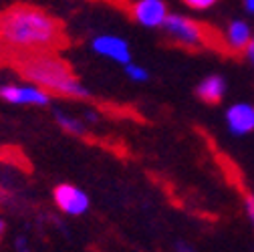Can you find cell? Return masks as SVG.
<instances>
[{"label":"cell","instance_id":"cell-13","mask_svg":"<svg viewBox=\"0 0 254 252\" xmlns=\"http://www.w3.org/2000/svg\"><path fill=\"white\" fill-rule=\"evenodd\" d=\"M182 2L190 8H196V10H206L210 6H214L218 0H182Z\"/></svg>","mask_w":254,"mask_h":252},{"label":"cell","instance_id":"cell-15","mask_svg":"<svg viewBox=\"0 0 254 252\" xmlns=\"http://www.w3.org/2000/svg\"><path fill=\"white\" fill-rule=\"evenodd\" d=\"M176 252H196L192 248V244H188V242H178L176 244Z\"/></svg>","mask_w":254,"mask_h":252},{"label":"cell","instance_id":"cell-16","mask_svg":"<svg viewBox=\"0 0 254 252\" xmlns=\"http://www.w3.org/2000/svg\"><path fill=\"white\" fill-rule=\"evenodd\" d=\"M244 53H246L248 61H250V63H252V65H254V37H252V41H250V45L246 47V51H244Z\"/></svg>","mask_w":254,"mask_h":252},{"label":"cell","instance_id":"cell-1","mask_svg":"<svg viewBox=\"0 0 254 252\" xmlns=\"http://www.w3.org/2000/svg\"><path fill=\"white\" fill-rule=\"evenodd\" d=\"M0 41L16 55L53 53L63 45V28L49 12L16 4L0 14Z\"/></svg>","mask_w":254,"mask_h":252},{"label":"cell","instance_id":"cell-6","mask_svg":"<svg viewBox=\"0 0 254 252\" xmlns=\"http://www.w3.org/2000/svg\"><path fill=\"white\" fill-rule=\"evenodd\" d=\"M55 204L61 212L69 216H83L89 210V196L77 186L61 184L55 188Z\"/></svg>","mask_w":254,"mask_h":252},{"label":"cell","instance_id":"cell-7","mask_svg":"<svg viewBox=\"0 0 254 252\" xmlns=\"http://www.w3.org/2000/svg\"><path fill=\"white\" fill-rule=\"evenodd\" d=\"M131 14L137 24L145 28H157V26H164L170 12L164 0H137L131 6Z\"/></svg>","mask_w":254,"mask_h":252},{"label":"cell","instance_id":"cell-12","mask_svg":"<svg viewBox=\"0 0 254 252\" xmlns=\"http://www.w3.org/2000/svg\"><path fill=\"white\" fill-rule=\"evenodd\" d=\"M123 69H125V75L129 77L131 81H135V83H145V81L149 79L147 69H143L141 65H135L133 61H131V63H127V65H125Z\"/></svg>","mask_w":254,"mask_h":252},{"label":"cell","instance_id":"cell-18","mask_svg":"<svg viewBox=\"0 0 254 252\" xmlns=\"http://www.w3.org/2000/svg\"><path fill=\"white\" fill-rule=\"evenodd\" d=\"M2 232H4V220L0 218V236H2Z\"/></svg>","mask_w":254,"mask_h":252},{"label":"cell","instance_id":"cell-14","mask_svg":"<svg viewBox=\"0 0 254 252\" xmlns=\"http://www.w3.org/2000/svg\"><path fill=\"white\" fill-rule=\"evenodd\" d=\"M244 208H246V214H248V218H250V224L254 226V194H246Z\"/></svg>","mask_w":254,"mask_h":252},{"label":"cell","instance_id":"cell-4","mask_svg":"<svg viewBox=\"0 0 254 252\" xmlns=\"http://www.w3.org/2000/svg\"><path fill=\"white\" fill-rule=\"evenodd\" d=\"M0 99L12 105H49L51 103V93L45 89L26 83V85H2L0 87Z\"/></svg>","mask_w":254,"mask_h":252},{"label":"cell","instance_id":"cell-11","mask_svg":"<svg viewBox=\"0 0 254 252\" xmlns=\"http://www.w3.org/2000/svg\"><path fill=\"white\" fill-rule=\"evenodd\" d=\"M57 123H59L67 133H71V135H83V133H85L83 121L77 119V117H73V115L63 113V111H57Z\"/></svg>","mask_w":254,"mask_h":252},{"label":"cell","instance_id":"cell-9","mask_svg":"<svg viewBox=\"0 0 254 252\" xmlns=\"http://www.w3.org/2000/svg\"><path fill=\"white\" fill-rule=\"evenodd\" d=\"M252 37V30L244 20H232L224 30V43L232 51H246Z\"/></svg>","mask_w":254,"mask_h":252},{"label":"cell","instance_id":"cell-2","mask_svg":"<svg viewBox=\"0 0 254 252\" xmlns=\"http://www.w3.org/2000/svg\"><path fill=\"white\" fill-rule=\"evenodd\" d=\"M18 73L51 95H63L71 99H89V89L73 75L71 67L53 53H30L16 61Z\"/></svg>","mask_w":254,"mask_h":252},{"label":"cell","instance_id":"cell-10","mask_svg":"<svg viewBox=\"0 0 254 252\" xmlns=\"http://www.w3.org/2000/svg\"><path fill=\"white\" fill-rule=\"evenodd\" d=\"M196 95L204 103L214 105V103L224 99V95H226V81L222 77H218V75H210V77L200 81V85L196 87Z\"/></svg>","mask_w":254,"mask_h":252},{"label":"cell","instance_id":"cell-8","mask_svg":"<svg viewBox=\"0 0 254 252\" xmlns=\"http://www.w3.org/2000/svg\"><path fill=\"white\" fill-rule=\"evenodd\" d=\"M226 127L232 135H246L254 131V105L236 103L226 111Z\"/></svg>","mask_w":254,"mask_h":252},{"label":"cell","instance_id":"cell-5","mask_svg":"<svg viewBox=\"0 0 254 252\" xmlns=\"http://www.w3.org/2000/svg\"><path fill=\"white\" fill-rule=\"evenodd\" d=\"M91 49L103 59H109L117 65H127L131 63V49L117 35H97L91 41Z\"/></svg>","mask_w":254,"mask_h":252},{"label":"cell","instance_id":"cell-3","mask_svg":"<svg viewBox=\"0 0 254 252\" xmlns=\"http://www.w3.org/2000/svg\"><path fill=\"white\" fill-rule=\"evenodd\" d=\"M162 28L166 30V35L174 43L188 47V49H198V47H204L208 43L206 26H202L198 20L188 18L184 14H168Z\"/></svg>","mask_w":254,"mask_h":252},{"label":"cell","instance_id":"cell-17","mask_svg":"<svg viewBox=\"0 0 254 252\" xmlns=\"http://www.w3.org/2000/svg\"><path fill=\"white\" fill-rule=\"evenodd\" d=\"M244 8H246L250 14H254V0H244Z\"/></svg>","mask_w":254,"mask_h":252}]
</instances>
